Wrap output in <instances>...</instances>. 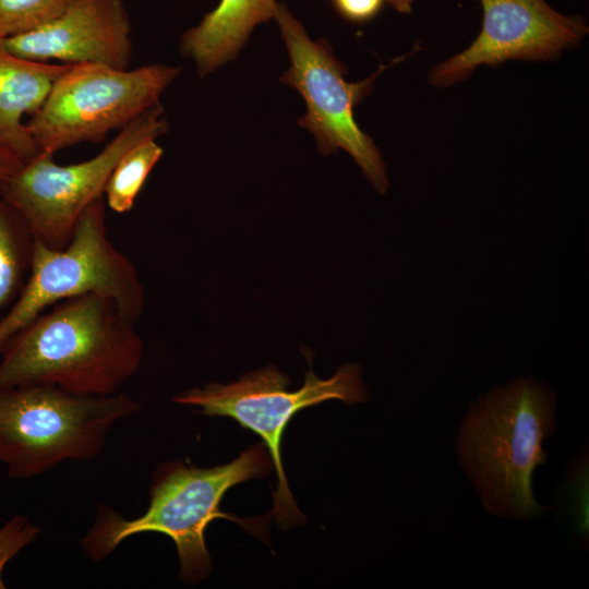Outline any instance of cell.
I'll list each match as a JSON object with an SVG mask.
<instances>
[{
  "label": "cell",
  "mask_w": 589,
  "mask_h": 589,
  "mask_svg": "<svg viewBox=\"0 0 589 589\" xmlns=\"http://www.w3.org/2000/svg\"><path fill=\"white\" fill-rule=\"evenodd\" d=\"M35 238L0 194V313L14 302L28 276Z\"/></svg>",
  "instance_id": "obj_14"
},
{
  "label": "cell",
  "mask_w": 589,
  "mask_h": 589,
  "mask_svg": "<svg viewBox=\"0 0 589 589\" xmlns=\"http://www.w3.org/2000/svg\"><path fill=\"white\" fill-rule=\"evenodd\" d=\"M413 1L414 0H387V3H389L399 13L407 14L412 10Z\"/></svg>",
  "instance_id": "obj_20"
},
{
  "label": "cell",
  "mask_w": 589,
  "mask_h": 589,
  "mask_svg": "<svg viewBox=\"0 0 589 589\" xmlns=\"http://www.w3.org/2000/svg\"><path fill=\"white\" fill-rule=\"evenodd\" d=\"M289 382L287 375L271 365L247 373L237 382L208 383L173 398L175 402L199 407L206 416L232 418L262 437L278 480L269 516L274 515L283 528L304 521L290 492L281 461V438L289 421L303 408L329 399L346 404L361 402L366 395L361 369L357 364L339 368L327 380L317 377L309 370L304 384L293 392L287 389Z\"/></svg>",
  "instance_id": "obj_6"
},
{
  "label": "cell",
  "mask_w": 589,
  "mask_h": 589,
  "mask_svg": "<svg viewBox=\"0 0 589 589\" xmlns=\"http://www.w3.org/2000/svg\"><path fill=\"white\" fill-rule=\"evenodd\" d=\"M337 14L344 20L362 24L372 21L387 0H330Z\"/></svg>",
  "instance_id": "obj_18"
},
{
  "label": "cell",
  "mask_w": 589,
  "mask_h": 589,
  "mask_svg": "<svg viewBox=\"0 0 589 589\" xmlns=\"http://www.w3.org/2000/svg\"><path fill=\"white\" fill-rule=\"evenodd\" d=\"M3 44L14 55L34 61L117 69L129 68L133 49L122 0H74L50 22L8 37Z\"/></svg>",
  "instance_id": "obj_11"
},
{
  "label": "cell",
  "mask_w": 589,
  "mask_h": 589,
  "mask_svg": "<svg viewBox=\"0 0 589 589\" xmlns=\"http://www.w3.org/2000/svg\"><path fill=\"white\" fill-rule=\"evenodd\" d=\"M167 128L158 103L119 130L89 159L60 165L52 154L39 152L0 187V194L24 219L35 240L62 249L84 211L104 196L107 180L119 159L134 145L157 139Z\"/></svg>",
  "instance_id": "obj_8"
},
{
  "label": "cell",
  "mask_w": 589,
  "mask_h": 589,
  "mask_svg": "<svg viewBox=\"0 0 589 589\" xmlns=\"http://www.w3.org/2000/svg\"><path fill=\"white\" fill-rule=\"evenodd\" d=\"M273 467L263 444L249 447L227 465L212 468L182 461L161 464L154 472L147 509L136 518L127 519L107 506L98 507L96 520L82 540L83 550L89 558L100 561L132 536L163 533L176 545L180 577L189 584L199 582L212 570L205 531L214 519L236 521L262 537L261 522L224 513L219 505L230 488L265 477Z\"/></svg>",
  "instance_id": "obj_2"
},
{
  "label": "cell",
  "mask_w": 589,
  "mask_h": 589,
  "mask_svg": "<svg viewBox=\"0 0 589 589\" xmlns=\"http://www.w3.org/2000/svg\"><path fill=\"white\" fill-rule=\"evenodd\" d=\"M156 139L145 140L131 147L112 169L104 191L107 205L116 213H127L163 156Z\"/></svg>",
  "instance_id": "obj_15"
},
{
  "label": "cell",
  "mask_w": 589,
  "mask_h": 589,
  "mask_svg": "<svg viewBox=\"0 0 589 589\" xmlns=\"http://www.w3.org/2000/svg\"><path fill=\"white\" fill-rule=\"evenodd\" d=\"M68 67L16 56L0 39V144L23 163L39 152L22 119L40 108L53 83Z\"/></svg>",
  "instance_id": "obj_12"
},
{
  "label": "cell",
  "mask_w": 589,
  "mask_h": 589,
  "mask_svg": "<svg viewBox=\"0 0 589 589\" xmlns=\"http://www.w3.org/2000/svg\"><path fill=\"white\" fill-rule=\"evenodd\" d=\"M118 392L80 395L50 384L0 387V461L13 479L98 455L109 430L140 410Z\"/></svg>",
  "instance_id": "obj_4"
},
{
  "label": "cell",
  "mask_w": 589,
  "mask_h": 589,
  "mask_svg": "<svg viewBox=\"0 0 589 589\" xmlns=\"http://www.w3.org/2000/svg\"><path fill=\"white\" fill-rule=\"evenodd\" d=\"M39 529L22 515H15L0 528V589L5 585L2 573L5 565L25 546L36 540Z\"/></svg>",
  "instance_id": "obj_17"
},
{
  "label": "cell",
  "mask_w": 589,
  "mask_h": 589,
  "mask_svg": "<svg viewBox=\"0 0 589 589\" xmlns=\"http://www.w3.org/2000/svg\"><path fill=\"white\" fill-rule=\"evenodd\" d=\"M274 20L290 58V68L279 81L297 89L306 105V113L298 124L312 133L321 154L347 152L374 189L384 194L388 188L385 164L373 140L357 123L353 111L385 68L363 81L348 82L346 68L328 41L310 38L285 4L278 3Z\"/></svg>",
  "instance_id": "obj_9"
},
{
  "label": "cell",
  "mask_w": 589,
  "mask_h": 589,
  "mask_svg": "<svg viewBox=\"0 0 589 589\" xmlns=\"http://www.w3.org/2000/svg\"><path fill=\"white\" fill-rule=\"evenodd\" d=\"M74 0H0V39L44 25Z\"/></svg>",
  "instance_id": "obj_16"
},
{
  "label": "cell",
  "mask_w": 589,
  "mask_h": 589,
  "mask_svg": "<svg viewBox=\"0 0 589 589\" xmlns=\"http://www.w3.org/2000/svg\"><path fill=\"white\" fill-rule=\"evenodd\" d=\"M479 35L469 47L435 65L430 84L448 87L469 77L480 65L508 60H548L577 46L588 33L581 16L564 15L545 0H480Z\"/></svg>",
  "instance_id": "obj_10"
},
{
  "label": "cell",
  "mask_w": 589,
  "mask_h": 589,
  "mask_svg": "<svg viewBox=\"0 0 589 589\" xmlns=\"http://www.w3.org/2000/svg\"><path fill=\"white\" fill-rule=\"evenodd\" d=\"M555 397L545 386L519 378L473 404L465 417L457 450L488 510L528 519L540 515L532 474L545 461L543 440L555 428Z\"/></svg>",
  "instance_id": "obj_3"
},
{
  "label": "cell",
  "mask_w": 589,
  "mask_h": 589,
  "mask_svg": "<svg viewBox=\"0 0 589 589\" xmlns=\"http://www.w3.org/2000/svg\"><path fill=\"white\" fill-rule=\"evenodd\" d=\"M23 160L11 149L0 144V187L23 165Z\"/></svg>",
  "instance_id": "obj_19"
},
{
  "label": "cell",
  "mask_w": 589,
  "mask_h": 589,
  "mask_svg": "<svg viewBox=\"0 0 589 589\" xmlns=\"http://www.w3.org/2000/svg\"><path fill=\"white\" fill-rule=\"evenodd\" d=\"M85 293L112 298L135 323L143 313L145 294L137 271L108 238L104 196L84 211L64 248L35 240L26 281L0 318V351L48 308Z\"/></svg>",
  "instance_id": "obj_5"
},
{
  "label": "cell",
  "mask_w": 589,
  "mask_h": 589,
  "mask_svg": "<svg viewBox=\"0 0 589 589\" xmlns=\"http://www.w3.org/2000/svg\"><path fill=\"white\" fill-rule=\"evenodd\" d=\"M135 324L110 297L63 300L5 342L0 387L50 384L80 395L116 394L143 360Z\"/></svg>",
  "instance_id": "obj_1"
},
{
  "label": "cell",
  "mask_w": 589,
  "mask_h": 589,
  "mask_svg": "<svg viewBox=\"0 0 589 589\" xmlns=\"http://www.w3.org/2000/svg\"><path fill=\"white\" fill-rule=\"evenodd\" d=\"M179 74L180 68L161 63L135 69L69 64L26 125L43 153L99 143L157 105Z\"/></svg>",
  "instance_id": "obj_7"
},
{
  "label": "cell",
  "mask_w": 589,
  "mask_h": 589,
  "mask_svg": "<svg viewBox=\"0 0 589 589\" xmlns=\"http://www.w3.org/2000/svg\"><path fill=\"white\" fill-rule=\"evenodd\" d=\"M276 0H219L214 10L181 36L180 50L205 76L235 59L253 29L275 19Z\"/></svg>",
  "instance_id": "obj_13"
}]
</instances>
